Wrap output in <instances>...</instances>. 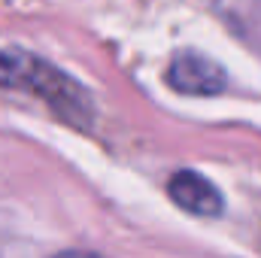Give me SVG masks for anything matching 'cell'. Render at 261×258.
Returning <instances> with one entry per match:
<instances>
[{
    "instance_id": "cell-1",
    "label": "cell",
    "mask_w": 261,
    "mask_h": 258,
    "mask_svg": "<svg viewBox=\"0 0 261 258\" xmlns=\"http://www.w3.org/2000/svg\"><path fill=\"white\" fill-rule=\"evenodd\" d=\"M0 85L40 97L55 116H61L73 128L91 125V116H94L91 94L76 79H70L64 70L52 67L37 55L18 52V49L0 52Z\"/></svg>"
},
{
    "instance_id": "cell-2",
    "label": "cell",
    "mask_w": 261,
    "mask_h": 258,
    "mask_svg": "<svg viewBox=\"0 0 261 258\" xmlns=\"http://www.w3.org/2000/svg\"><path fill=\"white\" fill-rule=\"evenodd\" d=\"M167 82L179 94H219V91L228 88L225 70L216 64V61L197 55V52H179L170 61Z\"/></svg>"
},
{
    "instance_id": "cell-3",
    "label": "cell",
    "mask_w": 261,
    "mask_h": 258,
    "mask_svg": "<svg viewBox=\"0 0 261 258\" xmlns=\"http://www.w3.org/2000/svg\"><path fill=\"white\" fill-rule=\"evenodd\" d=\"M167 194H170L186 213H195V216H219L222 207H225L219 189H216L206 176L195 173V170H179V173H173L170 183H167Z\"/></svg>"
},
{
    "instance_id": "cell-4",
    "label": "cell",
    "mask_w": 261,
    "mask_h": 258,
    "mask_svg": "<svg viewBox=\"0 0 261 258\" xmlns=\"http://www.w3.org/2000/svg\"><path fill=\"white\" fill-rule=\"evenodd\" d=\"M55 258H100V255H91V252H61Z\"/></svg>"
}]
</instances>
